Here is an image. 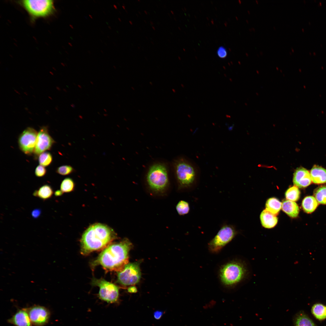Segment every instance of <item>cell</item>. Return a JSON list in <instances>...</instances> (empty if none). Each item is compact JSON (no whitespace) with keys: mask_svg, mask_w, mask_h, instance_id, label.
<instances>
[{"mask_svg":"<svg viewBox=\"0 0 326 326\" xmlns=\"http://www.w3.org/2000/svg\"><path fill=\"white\" fill-rule=\"evenodd\" d=\"M117 237L113 230L100 223L90 226L83 234L81 239V253L88 255L92 252L105 248Z\"/></svg>","mask_w":326,"mask_h":326,"instance_id":"cell-1","label":"cell"},{"mask_svg":"<svg viewBox=\"0 0 326 326\" xmlns=\"http://www.w3.org/2000/svg\"><path fill=\"white\" fill-rule=\"evenodd\" d=\"M132 247V244L126 238L110 244L100 253L94 264L100 265L108 271H121L128 264L129 253Z\"/></svg>","mask_w":326,"mask_h":326,"instance_id":"cell-2","label":"cell"},{"mask_svg":"<svg viewBox=\"0 0 326 326\" xmlns=\"http://www.w3.org/2000/svg\"><path fill=\"white\" fill-rule=\"evenodd\" d=\"M217 276L222 287L228 291L236 288L247 278L248 270L245 262L238 258L229 259L218 268Z\"/></svg>","mask_w":326,"mask_h":326,"instance_id":"cell-3","label":"cell"},{"mask_svg":"<svg viewBox=\"0 0 326 326\" xmlns=\"http://www.w3.org/2000/svg\"><path fill=\"white\" fill-rule=\"evenodd\" d=\"M174 168L178 189L187 191L194 189L199 179L197 170L195 165L181 158L176 161Z\"/></svg>","mask_w":326,"mask_h":326,"instance_id":"cell-4","label":"cell"},{"mask_svg":"<svg viewBox=\"0 0 326 326\" xmlns=\"http://www.w3.org/2000/svg\"><path fill=\"white\" fill-rule=\"evenodd\" d=\"M18 3L33 20L48 17L53 14L55 10L52 0H23L19 1Z\"/></svg>","mask_w":326,"mask_h":326,"instance_id":"cell-5","label":"cell"},{"mask_svg":"<svg viewBox=\"0 0 326 326\" xmlns=\"http://www.w3.org/2000/svg\"><path fill=\"white\" fill-rule=\"evenodd\" d=\"M237 234L235 227L227 223H224L214 237L209 241L208 248L210 253L216 254L231 242Z\"/></svg>","mask_w":326,"mask_h":326,"instance_id":"cell-6","label":"cell"},{"mask_svg":"<svg viewBox=\"0 0 326 326\" xmlns=\"http://www.w3.org/2000/svg\"><path fill=\"white\" fill-rule=\"evenodd\" d=\"M146 179L148 184L152 190L158 192L163 191L168 182L166 166L161 163L152 165L148 171Z\"/></svg>","mask_w":326,"mask_h":326,"instance_id":"cell-7","label":"cell"},{"mask_svg":"<svg viewBox=\"0 0 326 326\" xmlns=\"http://www.w3.org/2000/svg\"><path fill=\"white\" fill-rule=\"evenodd\" d=\"M141 273L138 262L127 264L117 273V281L124 286L134 285L140 280Z\"/></svg>","mask_w":326,"mask_h":326,"instance_id":"cell-8","label":"cell"},{"mask_svg":"<svg viewBox=\"0 0 326 326\" xmlns=\"http://www.w3.org/2000/svg\"><path fill=\"white\" fill-rule=\"evenodd\" d=\"M92 283L99 287V296L101 300L109 303H114L117 301L119 290L115 284L103 279H94Z\"/></svg>","mask_w":326,"mask_h":326,"instance_id":"cell-9","label":"cell"},{"mask_svg":"<svg viewBox=\"0 0 326 326\" xmlns=\"http://www.w3.org/2000/svg\"><path fill=\"white\" fill-rule=\"evenodd\" d=\"M38 133L34 128L27 127L19 135L18 143L20 150L30 156L34 153Z\"/></svg>","mask_w":326,"mask_h":326,"instance_id":"cell-10","label":"cell"},{"mask_svg":"<svg viewBox=\"0 0 326 326\" xmlns=\"http://www.w3.org/2000/svg\"><path fill=\"white\" fill-rule=\"evenodd\" d=\"M55 141L50 135L47 126L41 127L38 132L34 152V158L37 159L42 153L50 150Z\"/></svg>","mask_w":326,"mask_h":326,"instance_id":"cell-11","label":"cell"},{"mask_svg":"<svg viewBox=\"0 0 326 326\" xmlns=\"http://www.w3.org/2000/svg\"><path fill=\"white\" fill-rule=\"evenodd\" d=\"M24 309L27 312L32 324L34 326H43L48 323L50 313L45 307L37 305Z\"/></svg>","mask_w":326,"mask_h":326,"instance_id":"cell-12","label":"cell"},{"mask_svg":"<svg viewBox=\"0 0 326 326\" xmlns=\"http://www.w3.org/2000/svg\"><path fill=\"white\" fill-rule=\"evenodd\" d=\"M293 182L294 185L298 187H307L312 182L310 173L303 167L298 168L294 173Z\"/></svg>","mask_w":326,"mask_h":326,"instance_id":"cell-13","label":"cell"},{"mask_svg":"<svg viewBox=\"0 0 326 326\" xmlns=\"http://www.w3.org/2000/svg\"><path fill=\"white\" fill-rule=\"evenodd\" d=\"M7 321L15 326H32V324L28 314L24 308L18 310Z\"/></svg>","mask_w":326,"mask_h":326,"instance_id":"cell-14","label":"cell"},{"mask_svg":"<svg viewBox=\"0 0 326 326\" xmlns=\"http://www.w3.org/2000/svg\"><path fill=\"white\" fill-rule=\"evenodd\" d=\"M310 173L312 181L314 183L321 184L326 183V169L324 168L315 165Z\"/></svg>","mask_w":326,"mask_h":326,"instance_id":"cell-15","label":"cell"},{"mask_svg":"<svg viewBox=\"0 0 326 326\" xmlns=\"http://www.w3.org/2000/svg\"><path fill=\"white\" fill-rule=\"evenodd\" d=\"M260 218L262 225L266 228L270 229L274 227L278 222V218L276 216L266 209L262 212Z\"/></svg>","mask_w":326,"mask_h":326,"instance_id":"cell-16","label":"cell"},{"mask_svg":"<svg viewBox=\"0 0 326 326\" xmlns=\"http://www.w3.org/2000/svg\"><path fill=\"white\" fill-rule=\"evenodd\" d=\"M294 326H317L304 312H298L293 318Z\"/></svg>","mask_w":326,"mask_h":326,"instance_id":"cell-17","label":"cell"},{"mask_svg":"<svg viewBox=\"0 0 326 326\" xmlns=\"http://www.w3.org/2000/svg\"><path fill=\"white\" fill-rule=\"evenodd\" d=\"M282 208L283 211L292 218L296 217L299 213V207L294 201L288 200L283 201L282 203Z\"/></svg>","mask_w":326,"mask_h":326,"instance_id":"cell-18","label":"cell"},{"mask_svg":"<svg viewBox=\"0 0 326 326\" xmlns=\"http://www.w3.org/2000/svg\"><path fill=\"white\" fill-rule=\"evenodd\" d=\"M53 194V191L51 186L49 184H46L35 190L33 195L34 196L44 201L51 198Z\"/></svg>","mask_w":326,"mask_h":326,"instance_id":"cell-19","label":"cell"},{"mask_svg":"<svg viewBox=\"0 0 326 326\" xmlns=\"http://www.w3.org/2000/svg\"><path fill=\"white\" fill-rule=\"evenodd\" d=\"M318 205L315 198L312 196L305 197L302 202V206L305 212L310 213L313 212Z\"/></svg>","mask_w":326,"mask_h":326,"instance_id":"cell-20","label":"cell"},{"mask_svg":"<svg viewBox=\"0 0 326 326\" xmlns=\"http://www.w3.org/2000/svg\"><path fill=\"white\" fill-rule=\"evenodd\" d=\"M311 312L316 319L321 321L326 319V305L321 303L314 304L312 306Z\"/></svg>","mask_w":326,"mask_h":326,"instance_id":"cell-21","label":"cell"},{"mask_svg":"<svg viewBox=\"0 0 326 326\" xmlns=\"http://www.w3.org/2000/svg\"><path fill=\"white\" fill-rule=\"evenodd\" d=\"M282 206V203L276 198L272 197L269 199L266 202V209L276 215L279 213Z\"/></svg>","mask_w":326,"mask_h":326,"instance_id":"cell-22","label":"cell"},{"mask_svg":"<svg viewBox=\"0 0 326 326\" xmlns=\"http://www.w3.org/2000/svg\"><path fill=\"white\" fill-rule=\"evenodd\" d=\"M300 194L298 188L294 185L287 190L285 192V195L287 200L294 202L297 201L299 199Z\"/></svg>","mask_w":326,"mask_h":326,"instance_id":"cell-23","label":"cell"},{"mask_svg":"<svg viewBox=\"0 0 326 326\" xmlns=\"http://www.w3.org/2000/svg\"><path fill=\"white\" fill-rule=\"evenodd\" d=\"M315 197L318 203L326 204V186L319 187L314 192Z\"/></svg>","mask_w":326,"mask_h":326,"instance_id":"cell-24","label":"cell"},{"mask_svg":"<svg viewBox=\"0 0 326 326\" xmlns=\"http://www.w3.org/2000/svg\"><path fill=\"white\" fill-rule=\"evenodd\" d=\"M75 186V183L72 179L70 177H66L62 181L60 190L63 193H69L74 190Z\"/></svg>","mask_w":326,"mask_h":326,"instance_id":"cell-25","label":"cell"},{"mask_svg":"<svg viewBox=\"0 0 326 326\" xmlns=\"http://www.w3.org/2000/svg\"><path fill=\"white\" fill-rule=\"evenodd\" d=\"M53 159L51 153L47 152L42 153L38 157L39 164L45 167L49 166L51 163Z\"/></svg>","mask_w":326,"mask_h":326,"instance_id":"cell-26","label":"cell"},{"mask_svg":"<svg viewBox=\"0 0 326 326\" xmlns=\"http://www.w3.org/2000/svg\"><path fill=\"white\" fill-rule=\"evenodd\" d=\"M176 209L178 214L183 216L188 214L190 210L189 203L185 200L180 201L176 206Z\"/></svg>","mask_w":326,"mask_h":326,"instance_id":"cell-27","label":"cell"},{"mask_svg":"<svg viewBox=\"0 0 326 326\" xmlns=\"http://www.w3.org/2000/svg\"><path fill=\"white\" fill-rule=\"evenodd\" d=\"M75 171L74 169L70 165H63L58 167L56 172L61 175H67L71 174Z\"/></svg>","mask_w":326,"mask_h":326,"instance_id":"cell-28","label":"cell"},{"mask_svg":"<svg viewBox=\"0 0 326 326\" xmlns=\"http://www.w3.org/2000/svg\"><path fill=\"white\" fill-rule=\"evenodd\" d=\"M47 172L45 167L40 165H38L35 171V174L38 177H42L45 175Z\"/></svg>","mask_w":326,"mask_h":326,"instance_id":"cell-29","label":"cell"},{"mask_svg":"<svg viewBox=\"0 0 326 326\" xmlns=\"http://www.w3.org/2000/svg\"><path fill=\"white\" fill-rule=\"evenodd\" d=\"M217 53L218 56L221 58L226 57L227 55V51L223 46H220L218 48Z\"/></svg>","mask_w":326,"mask_h":326,"instance_id":"cell-30","label":"cell"},{"mask_svg":"<svg viewBox=\"0 0 326 326\" xmlns=\"http://www.w3.org/2000/svg\"><path fill=\"white\" fill-rule=\"evenodd\" d=\"M41 210L40 208H36L33 209L31 212L32 217L35 219L39 218L41 215Z\"/></svg>","mask_w":326,"mask_h":326,"instance_id":"cell-31","label":"cell"},{"mask_svg":"<svg viewBox=\"0 0 326 326\" xmlns=\"http://www.w3.org/2000/svg\"><path fill=\"white\" fill-rule=\"evenodd\" d=\"M163 314V312L162 311L157 310L154 312L153 315L155 319L158 320L161 318Z\"/></svg>","mask_w":326,"mask_h":326,"instance_id":"cell-32","label":"cell"},{"mask_svg":"<svg viewBox=\"0 0 326 326\" xmlns=\"http://www.w3.org/2000/svg\"><path fill=\"white\" fill-rule=\"evenodd\" d=\"M63 193L60 190H57L54 192L55 196L59 197L62 195Z\"/></svg>","mask_w":326,"mask_h":326,"instance_id":"cell-33","label":"cell"},{"mask_svg":"<svg viewBox=\"0 0 326 326\" xmlns=\"http://www.w3.org/2000/svg\"><path fill=\"white\" fill-rule=\"evenodd\" d=\"M128 291L129 292L131 293H135L137 290L134 287H131L128 289Z\"/></svg>","mask_w":326,"mask_h":326,"instance_id":"cell-34","label":"cell"},{"mask_svg":"<svg viewBox=\"0 0 326 326\" xmlns=\"http://www.w3.org/2000/svg\"><path fill=\"white\" fill-rule=\"evenodd\" d=\"M71 106L73 108H74L75 107V106L73 104H72L71 105Z\"/></svg>","mask_w":326,"mask_h":326,"instance_id":"cell-35","label":"cell"},{"mask_svg":"<svg viewBox=\"0 0 326 326\" xmlns=\"http://www.w3.org/2000/svg\"><path fill=\"white\" fill-rule=\"evenodd\" d=\"M78 86L79 88H82V87L80 85H78Z\"/></svg>","mask_w":326,"mask_h":326,"instance_id":"cell-36","label":"cell"},{"mask_svg":"<svg viewBox=\"0 0 326 326\" xmlns=\"http://www.w3.org/2000/svg\"><path fill=\"white\" fill-rule=\"evenodd\" d=\"M113 6H114V8H115V9H117V6H116V5H113Z\"/></svg>","mask_w":326,"mask_h":326,"instance_id":"cell-37","label":"cell"},{"mask_svg":"<svg viewBox=\"0 0 326 326\" xmlns=\"http://www.w3.org/2000/svg\"><path fill=\"white\" fill-rule=\"evenodd\" d=\"M104 116H107V115H108V114H107V113H106H106H105V114H104Z\"/></svg>","mask_w":326,"mask_h":326,"instance_id":"cell-38","label":"cell"},{"mask_svg":"<svg viewBox=\"0 0 326 326\" xmlns=\"http://www.w3.org/2000/svg\"><path fill=\"white\" fill-rule=\"evenodd\" d=\"M144 12L145 13V14H147V12L146 11H144Z\"/></svg>","mask_w":326,"mask_h":326,"instance_id":"cell-39","label":"cell"},{"mask_svg":"<svg viewBox=\"0 0 326 326\" xmlns=\"http://www.w3.org/2000/svg\"><path fill=\"white\" fill-rule=\"evenodd\" d=\"M129 23H130V24H132V22H131V21H129Z\"/></svg>","mask_w":326,"mask_h":326,"instance_id":"cell-40","label":"cell"},{"mask_svg":"<svg viewBox=\"0 0 326 326\" xmlns=\"http://www.w3.org/2000/svg\"><path fill=\"white\" fill-rule=\"evenodd\" d=\"M104 110L105 111V112H107V110L105 109H104Z\"/></svg>","mask_w":326,"mask_h":326,"instance_id":"cell-41","label":"cell"},{"mask_svg":"<svg viewBox=\"0 0 326 326\" xmlns=\"http://www.w3.org/2000/svg\"><path fill=\"white\" fill-rule=\"evenodd\" d=\"M90 83H91V84L92 85H93V82H92V81H91V82H90Z\"/></svg>","mask_w":326,"mask_h":326,"instance_id":"cell-42","label":"cell"},{"mask_svg":"<svg viewBox=\"0 0 326 326\" xmlns=\"http://www.w3.org/2000/svg\"><path fill=\"white\" fill-rule=\"evenodd\" d=\"M79 117H80V118H82V116H81V115H79Z\"/></svg>","mask_w":326,"mask_h":326,"instance_id":"cell-43","label":"cell"},{"mask_svg":"<svg viewBox=\"0 0 326 326\" xmlns=\"http://www.w3.org/2000/svg\"><path fill=\"white\" fill-rule=\"evenodd\" d=\"M150 22L151 24H153V22H152V21H150Z\"/></svg>","mask_w":326,"mask_h":326,"instance_id":"cell-44","label":"cell"},{"mask_svg":"<svg viewBox=\"0 0 326 326\" xmlns=\"http://www.w3.org/2000/svg\"><path fill=\"white\" fill-rule=\"evenodd\" d=\"M122 7H123V9H125V6H123H123H122Z\"/></svg>","mask_w":326,"mask_h":326,"instance_id":"cell-45","label":"cell"},{"mask_svg":"<svg viewBox=\"0 0 326 326\" xmlns=\"http://www.w3.org/2000/svg\"><path fill=\"white\" fill-rule=\"evenodd\" d=\"M171 13H172V14H174V13H173V11H171Z\"/></svg>","mask_w":326,"mask_h":326,"instance_id":"cell-46","label":"cell"},{"mask_svg":"<svg viewBox=\"0 0 326 326\" xmlns=\"http://www.w3.org/2000/svg\"><path fill=\"white\" fill-rule=\"evenodd\" d=\"M152 28H153V29H154V30H155V27H154L153 26H152Z\"/></svg>","mask_w":326,"mask_h":326,"instance_id":"cell-47","label":"cell"},{"mask_svg":"<svg viewBox=\"0 0 326 326\" xmlns=\"http://www.w3.org/2000/svg\"><path fill=\"white\" fill-rule=\"evenodd\" d=\"M118 19L120 21H121V20L120 18H118Z\"/></svg>","mask_w":326,"mask_h":326,"instance_id":"cell-48","label":"cell"},{"mask_svg":"<svg viewBox=\"0 0 326 326\" xmlns=\"http://www.w3.org/2000/svg\"><path fill=\"white\" fill-rule=\"evenodd\" d=\"M89 16H90V17H91V18H92V17H91V15H89Z\"/></svg>","mask_w":326,"mask_h":326,"instance_id":"cell-49","label":"cell"},{"mask_svg":"<svg viewBox=\"0 0 326 326\" xmlns=\"http://www.w3.org/2000/svg\"><path fill=\"white\" fill-rule=\"evenodd\" d=\"M151 42L152 43V44H153V42H152V41H151Z\"/></svg>","mask_w":326,"mask_h":326,"instance_id":"cell-50","label":"cell"},{"mask_svg":"<svg viewBox=\"0 0 326 326\" xmlns=\"http://www.w3.org/2000/svg\"><path fill=\"white\" fill-rule=\"evenodd\" d=\"M139 14H141V13H140V12L139 11Z\"/></svg>","mask_w":326,"mask_h":326,"instance_id":"cell-51","label":"cell"},{"mask_svg":"<svg viewBox=\"0 0 326 326\" xmlns=\"http://www.w3.org/2000/svg\"><path fill=\"white\" fill-rule=\"evenodd\" d=\"M97 113H98V114H100V113L99 112H97Z\"/></svg>","mask_w":326,"mask_h":326,"instance_id":"cell-52","label":"cell"},{"mask_svg":"<svg viewBox=\"0 0 326 326\" xmlns=\"http://www.w3.org/2000/svg\"><path fill=\"white\" fill-rule=\"evenodd\" d=\"M144 21L145 22V23H146V21L145 20H144Z\"/></svg>","mask_w":326,"mask_h":326,"instance_id":"cell-53","label":"cell"},{"mask_svg":"<svg viewBox=\"0 0 326 326\" xmlns=\"http://www.w3.org/2000/svg\"><path fill=\"white\" fill-rule=\"evenodd\" d=\"M113 67H114V68L115 69H116V67H115V66H113Z\"/></svg>","mask_w":326,"mask_h":326,"instance_id":"cell-54","label":"cell"},{"mask_svg":"<svg viewBox=\"0 0 326 326\" xmlns=\"http://www.w3.org/2000/svg\"><path fill=\"white\" fill-rule=\"evenodd\" d=\"M136 14L137 16H138V15L137 14Z\"/></svg>","mask_w":326,"mask_h":326,"instance_id":"cell-55","label":"cell"},{"mask_svg":"<svg viewBox=\"0 0 326 326\" xmlns=\"http://www.w3.org/2000/svg\"><path fill=\"white\" fill-rule=\"evenodd\" d=\"M138 1H140L139 0H138Z\"/></svg>","mask_w":326,"mask_h":326,"instance_id":"cell-56","label":"cell"},{"mask_svg":"<svg viewBox=\"0 0 326 326\" xmlns=\"http://www.w3.org/2000/svg\"><path fill=\"white\" fill-rule=\"evenodd\" d=\"M138 48H139V47H138Z\"/></svg>","mask_w":326,"mask_h":326,"instance_id":"cell-57","label":"cell"}]
</instances>
